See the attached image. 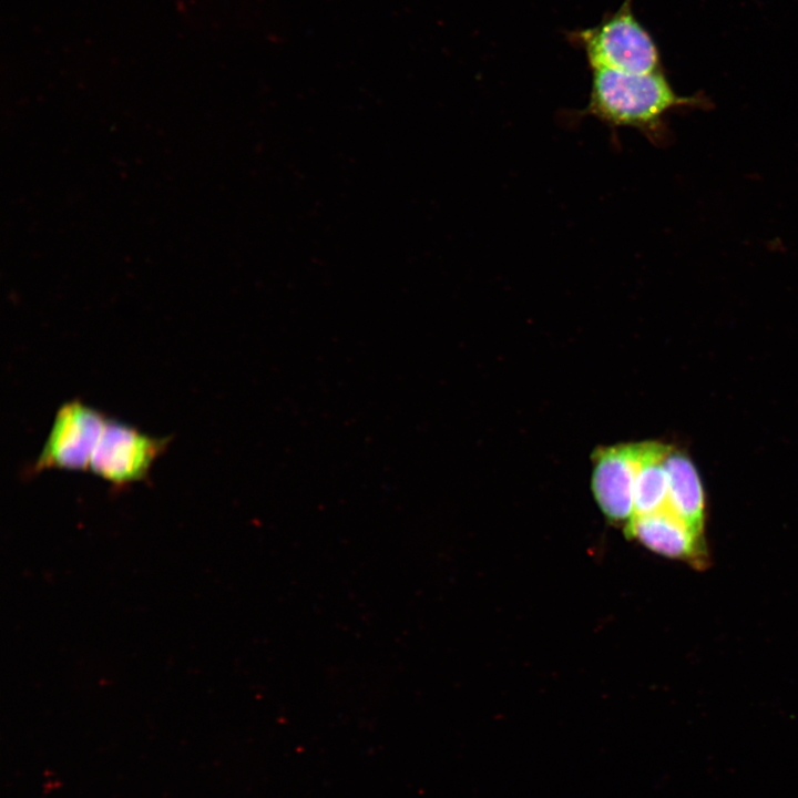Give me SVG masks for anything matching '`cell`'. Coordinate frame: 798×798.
<instances>
[{"mask_svg":"<svg viewBox=\"0 0 798 798\" xmlns=\"http://www.w3.org/2000/svg\"><path fill=\"white\" fill-rule=\"evenodd\" d=\"M589 101L581 115H591L611 129L632 127L652 142L665 135L664 116L677 108L698 106V96H682L663 71L632 74L592 70Z\"/></svg>","mask_w":798,"mask_h":798,"instance_id":"6da1fadb","label":"cell"},{"mask_svg":"<svg viewBox=\"0 0 798 798\" xmlns=\"http://www.w3.org/2000/svg\"><path fill=\"white\" fill-rule=\"evenodd\" d=\"M569 42L583 51L592 70L645 74L662 70L659 50L624 0L595 25L566 32Z\"/></svg>","mask_w":798,"mask_h":798,"instance_id":"7a4b0ae2","label":"cell"},{"mask_svg":"<svg viewBox=\"0 0 798 798\" xmlns=\"http://www.w3.org/2000/svg\"><path fill=\"white\" fill-rule=\"evenodd\" d=\"M106 421L100 410L79 399L63 403L31 470H88Z\"/></svg>","mask_w":798,"mask_h":798,"instance_id":"3957f363","label":"cell"},{"mask_svg":"<svg viewBox=\"0 0 798 798\" xmlns=\"http://www.w3.org/2000/svg\"><path fill=\"white\" fill-rule=\"evenodd\" d=\"M168 442V438H154L108 418L89 470L113 487L124 488L149 477Z\"/></svg>","mask_w":798,"mask_h":798,"instance_id":"277c9868","label":"cell"},{"mask_svg":"<svg viewBox=\"0 0 798 798\" xmlns=\"http://www.w3.org/2000/svg\"><path fill=\"white\" fill-rule=\"evenodd\" d=\"M641 443L598 449L594 454L592 489L602 512L613 522H628L634 514V487Z\"/></svg>","mask_w":798,"mask_h":798,"instance_id":"5b68a950","label":"cell"},{"mask_svg":"<svg viewBox=\"0 0 798 798\" xmlns=\"http://www.w3.org/2000/svg\"><path fill=\"white\" fill-rule=\"evenodd\" d=\"M625 532L648 550L672 559H696L702 553L700 535L668 509L634 515Z\"/></svg>","mask_w":798,"mask_h":798,"instance_id":"8992f818","label":"cell"},{"mask_svg":"<svg viewBox=\"0 0 798 798\" xmlns=\"http://www.w3.org/2000/svg\"><path fill=\"white\" fill-rule=\"evenodd\" d=\"M665 467L668 477L667 509L700 535L705 519V495L696 468L684 453L672 448L666 454Z\"/></svg>","mask_w":798,"mask_h":798,"instance_id":"52a82bcc","label":"cell"},{"mask_svg":"<svg viewBox=\"0 0 798 798\" xmlns=\"http://www.w3.org/2000/svg\"><path fill=\"white\" fill-rule=\"evenodd\" d=\"M668 450L669 447L657 442L641 443L634 487L633 516L667 509L668 477L665 458Z\"/></svg>","mask_w":798,"mask_h":798,"instance_id":"ba28073f","label":"cell"}]
</instances>
